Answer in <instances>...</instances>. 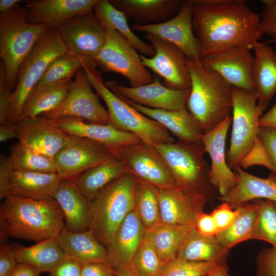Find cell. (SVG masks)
<instances>
[{
    "mask_svg": "<svg viewBox=\"0 0 276 276\" xmlns=\"http://www.w3.org/2000/svg\"><path fill=\"white\" fill-rule=\"evenodd\" d=\"M201 56L237 46L250 49L262 37L260 15L244 0H189Z\"/></svg>",
    "mask_w": 276,
    "mask_h": 276,
    "instance_id": "cell-1",
    "label": "cell"
},
{
    "mask_svg": "<svg viewBox=\"0 0 276 276\" xmlns=\"http://www.w3.org/2000/svg\"><path fill=\"white\" fill-rule=\"evenodd\" d=\"M190 93L186 108L203 133L219 125L232 111V86L214 71L204 66L200 58L187 59Z\"/></svg>",
    "mask_w": 276,
    "mask_h": 276,
    "instance_id": "cell-2",
    "label": "cell"
},
{
    "mask_svg": "<svg viewBox=\"0 0 276 276\" xmlns=\"http://www.w3.org/2000/svg\"><path fill=\"white\" fill-rule=\"evenodd\" d=\"M0 220L10 237L36 242L56 238L64 227L62 212L53 198L34 200L9 195L1 204Z\"/></svg>",
    "mask_w": 276,
    "mask_h": 276,
    "instance_id": "cell-3",
    "label": "cell"
},
{
    "mask_svg": "<svg viewBox=\"0 0 276 276\" xmlns=\"http://www.w3.org/2000/svg\"><path fill=\"white\" fill-rule=\"evenodd\" d=\"M136 177L127 172L87 199L89 229L106 247L118 227L133 210V193Z\"/></svg>",
    "mask_w": 276,
    "mask_h": 276,
    "instance_id": "cell-4",
    "label": "cell"
},
{
    "mask_svg": "<svg viewBox=\"0 0 276 276\" xmlns=\"http://www.w3.org/2000/svg\"><path fill=\"white\" fill-rule=\"evenodd\" d=\"M154 146L165 161L176 187L208 201L216 197L217 190L210 181V166L204 158L205 151L202 144L178 141Z\"/></svg>",
    "mask_w": 276,
    "mask_h": 276,
    "instance_id": "cell-5",
    "label": "cell"
},
{
    "mask_svg": "<svg viewBox=\"0 0 276 276\" xmlns=\"http://www.w3.org/2000/svg\"><path fill=\"white\" fill-rule=\"evenodd\" d=\"M82 68L91 87L105 103L111 125L120 130L133 133L150 145L175 142L164 126L138 111L107 88L96 67L85 64Z\"/></svg>",
    "mask_w": 276,
    "mask_h": 276,
    "instance_id": "cell-6",
    "label": "cell"
},
{
    "mask_svg": "<svg viewBox=\"0 0 276 276\" xmlns=\"http://www.w3.org/2000/svg\"><path fill=\"white\" fill-rule=\"evenodd\" d=\"M49 27L29 23L25 6L0 14V56L10 86L16 83L21 63Z\"/></svg>",
    "mask_w": 276,
    "mask_h": 276,
    "instance_id": "cell-7",
    "label": "cell"
},
{
    "mask_svg": "<svg viewBox=\"0 0 276 276\" xmlns=\"http://www.w3.org/2000/svg\"><path fill=\"white\" fill-rule=\"evenodd\" d=\"M66 53V47L58 29H48L38 39L18 71L11 99V122L15 123L20 120L26 99L51 62Z\"/></svg>",
    "mask_w": 276,
    "mask_h": 276,
    "instance_id": "cell-8",
    "label": "cell"
},
{
    "mask_svg": "<svg viewBox=\"0 0 276 276\" xmlns=\"http://www.w3.org/2000/svg\"><path fill=\"white\" fill-rule=\"evenodd\" d=\"M232 131L226 153L228 166L240 167L250 152L258 136L259 121L267 106L258 103L255 92L233 87Z\"/></svg>",
    "mask_w": 276,
    "mask_h": 276,
    "instance_id": "cell-9",
    "label": "cell"
},
{
    "mask_svg": "<svg viewBox=\"0 0 276 276\" xmlns=\"http://www.w3.org/2000/svg\"><path fill=\"white\" fill-rule=\"evenodd\" d=\"M105 44L92 58L95 67L105 72H114L126 77L131 87L151 83L153 78L143 65L141 56L127 40L116 30L106 27Z\"/></svg>",
    "mask_w": 276,
    "mask_h": 276,
    "instance_id": "cell-10",
    "label": "cell"
},
{
    "mask_svg": "<svg viewBox=\"0 0 276 276\" xmlns=\"http://www.w3.org/2000/svg\"><path fill=\"white\" fill-rule=\"evenodd\" d=\"M91 87L84 72L79 69L62 102L55 109L39 116L53 120L75 118L90 123L109 124L107 110L100 104Z\"/></svg>",
    "mask_w": 276,
    "mask_h": 276,
    "instance_id": "cell-11",
    "label": "cell"
},
{
    "mask_svg": "<svg viewBox=\"0 0 276 276\" xmlns=\"http://www.w3.org/2000/svg\"><path fill=\"white\" fill-rule=\"evenodd\" d=\"M115 157L121 159L129 172L158 189L176 187L171 173L154 145L143 141L121 148Z\"/></svg>",
    "mask_w": 276,
    "mask_h": 276,
    "instance_id": "cell-12",
    "label": "cell"
},
{
    "mask_svg": "<svg viewBox=\"0 0 276 276\" xmlns=\"http://www.w3.org/2000/svg\"><path fill=\"white\" fill-rule=\"evenodd\" d=\"M67 53L91 59L103 48L106 40V28L93 10L79 14L58 28Z\"/></svg>",
    "mask_w": 276,
    "mask_h": 276,
    "instance_id": "cell-13",
    "label": "cell"
},
{
    "mask_svg": "<svg viewBox=\"0 0 276 276\" xmlns=\"http://www.w3.org/2000/svg\"><path fill=\"white\" fill-rule=\"evenodd\" d=\"M155 50L152 57L141 55L143 65L163 79V84L172 89H188L191 87V79L187 58L175 45L156 36L146 34Z\"/></svg>",
    "mask_w": 276,
    "mask_h": 276,
    "instance_id": "cell-14",
    "label": "cell"
},
{
    "mask_svg": "<svg viewBox=\"0 0 276 276\" xmlns=\"http://www.w3.org/2000/svg\"><path fill=\"white\" fill-rule=\"evenodd\" d=\"M113 156L98 143L68 135L66 142L53 158L57 173L62 180H75L84 171Z\"/></svg>",
    "mask_w": 276,
    "mask_h": 276,
    "instance_id": "cell-15",
    "label": "cell"
},
{
    "mask_svg": "<svg viewBox=\"0 0 276 276\" xmlns=\"http://www.w3.org/2000/svg\"><path fill=\"white\" fill-rule=\"evenodd\" d=\"M105 85L126 102L155 109L175 110L185 108L190 93V89L169 88L156 77L151 83L138 87H128L112 80L106 81Z\"/></svg>",
    "mask_w": 276,
    "mask_h": 276,
    "instance_id": "cell-16",
    "label": "cell"
},
{
    "mask_svg": "<svg viewBox=\"0 0 276 276\" xmlns=\"http://www.w3.org/2000/svg\"><path fill=\"white\" fill-rule=\"evenodd\" d=\"M250 49L237 46L200 58L202 64L214 71L233 87L255 92L254 56Z\"/></svg>",
    "mask_w": 276,
    "mask_h": 276,
    "instance_id": "cell-17",
    "label": "cell"
},
{
    "mask_svg": "<svg viewBox=\"0 0 276 276\" xmlns=\"http://www.w3.org/2000/svg\"><path fill=\"white\" fill-rule=\"evenodd\" d=\"M132 29L171 43L183 53L187 59L200 58V45L193 30L192 12L189 0L185 1L179 12L171 19L152 25L134 24Z\"/></svg>",
    "mask_w": 276,
    "mask_h": 276,
    "instance_id": "cell-18",
    "label": "cell"
},
{
    "mask_svg": "<svg viewBox=\"0 0 276 276\" xmlns=\"http://www.w3.org/2000/svg\"><path fill=\"white\" fill-rule=\"evenodd\" d=\"M231 124L232 117L229 116L201 136L202 145L211 159L210 180L220 196L226 195L237 181L234 171L228 165L225 153L226 140Z\"/></svg>",
    "mask_w": 276,
    "mask_h": 276,
    "instance_id": "cell-19",
    "label": "cell"
},
{
    "mask_svg": "<svg viewBox=\"0 0 276 276\" xmlns=\"http://www.w3.org/2000/svg\"><path fill=\"white\" fill-rule=\"evenodd\" d=\"M15 124L20 143L52 158L68 137L54 120L42 116L21 119Z\"/></svg>",
    "mask_w": 276,
    "mask_h": 276,
    "instance_id": "cell-20",
    "label": "cell"
},
{
    "mask_svg": "<svg viewBox=\"0 0 276 276\" xmlns=\"http://www.w3.org/2000/svg\"><path fill=\"white\" fill-rule=\"evenodd\" d=\"M54 121L67 135L86 138L98 143L114 156L121 148L142 141L136 135L120 130L110 123H90L75 118H65Z\"/></svg>",
    "mask_w": 276,
    "mask_h": 276,
    "instance_id": "cell-21",
    "label": "cell"
},
{
    "mask_svg": "<svg viewBox=\"0 0 276 276\" xmlns=\"http://www.w3.org/2000/svg\"><path fill=\"white\" fill-rule=\"evenodd\" d=\"M98 0L25 1L28 21L58 29L68 20L93 10Z\"/></svg>",
    "mask_w": 276,
    "mask_h": 276,
    "instance_id": "cell-22",
    "label": "cell"
},
{
    "mask_svg": "<svg viewBox=\"0 0 276 276\" xmlns=\"http://www.w3.org/2000/svg\"><path fill=\"white\" fill-rule=\"evenodd\" d=\"M158 190L160 222L195 228L196 218L208 201L176 186Z\"/></svg>",
    "mask_w": 276,
    "mask_h": 276,
    "instance_id": "cell-23",
    "label": "cell"
},
{
    "mask_svg": "<svg viewBox=\"0 0 276 276\" xmlns=\"http://www.w3.org/2000/svg\"><path fill=\"white\" fill-rule=\"evenodd\" d=\"M146 228L133 210L118 227L107 246L108 261L114 268L127 267L145 237Z\"/></svg>",
    "mask_w": 276,
    "mask_h": 276,
    "instance_id": "cell-24",
    "label": "cell"
},
{
    "mask_svg": "<svg viewBox=\"0 0 276 276\" xmlns=\"http://www.w3.org/2000/svg\"><path fill=\"white\" fill-rule=\"evenodd\" d=\"M237 181L235 186L225 195L218 199L236 209L242 204L256 199L276 202V175L272 173L262 178L243 170L240 167L234 169Z\"/></svg>",
    "mask_w": 276,
    "mask_h": 276,
    "instance_id": "cell-25",
    "label": "cell"
},
{
    "mask_svg": "<svg viewBox=\"0 0 276 276\" xmlns=\"http://www.w3.org/2000/svg\"><path fill=\"white\" fill-rule=\"evenodd\" d=\"M134 24L148 25L167 21L180 10L182 0H109Z\"/></svg>",
    "mask_w": 276,
    "mask_h": 276,
    "instance_id": "cell-26",
    "label": "cell"
},
{
    "mask_svg": "<svg viewBox=\"0 0 276 276\" xmlns=\"http://www.w3.org/2000/svg\"><path fill=\"white\" fill-rule=\"evenodd\" d=\"M126 102L141 113L159 123L178 141L202 144L201 136L203 133L186 107L175 110H166L152 109L130 102Z\"/></svg>",
    "mask_w": 276,
    "mask_h": 276,
    "instance_id": "cell-27",
    "label": "cell"
},
{
    "mask_svg": "<svg viewBox=\"0 0 276 276\" xmlns=\"http://www.w3.org/2000/svg\"><path fill=\"white\" fill-rule=\"evenodd\" d=\"M53 198L61 210L66 229L79 232L89 228L88 201L78 189L75 180H62Z\"/></svg>",
    "mask_w": 276,
    "mask_h": 276,
    "instance_id": "cell-28",
    "label": "cell"
},
{
    "mask_svg": "<svg viewBox=\"0 0 276 276\" xmlns=\"http://www.w3.org/2000/svg\"><path fill=\"white\" fill-rule=\"evenodd\" d=\"M62 180L57 173L13 170L9 195L34 200L53 198Z\"/></svg>",
    "mask_w": 276,
    "mask_h": 276,
    "instance_id": "cell-29",
    "label": "cell"
},
{
    "mask_svg": "<svg viewBox=\"0 0 276 276\" xmlns=\"http://www.w3.org/2000/svg\"><path fill=\"white\" fill-rule=\"evenodd\" d=\"M253 77L259 104L268 106L276 93V52L258 41L253 46Z\"/></svg>",
    "mask_w": 276,
    "mask_h": 276,
    "instance_id": "cell-30",
    "label": "cell"
},
{
    "mask_svg": "<svg viewBox=\"0 0 276 276\" xmlns=\"http://www.w3.org/2000/svg\"><path fill=\"white\" fill-rule=\"evenodd\" d=\"M56 239L66 255L82 263L108 262L107 248L97 239L89 229L83 232H73L64 227Z\"/></svg>",
    "mask_w": 276,
    "mask_h": 276,
    "instance_id": "cell-31",
    "label": "cell"
},
{
    "mask_svg": "<svg viewBox=\"0 0 276 276\" xmlns=\"http://www.w3.org/2000/svg\"><path fill=\"white\" fill-rule=\"evenodd\" d=\"M229 251L218 242L216 236H204L193 228L180 247L176 258L181 260L226 265Z\"/></svg>",
    "mask_w": 276,
    "mask_h": 276,
    "instance_id": "cell-32",
    "label": "cell"
},
{
    "mask_svg": "<svg viewBox=\"0 0 276 276\" xmlns=\"http://www.w3.org/2000/svg\"><path fill=\"white\" fill-rule=\"evenodd\" d=\"M12 245L18 263L30 265L41 273L51 272L66 256L56 238L36 242L30 246L18 243Z\"/></svg>",
    "mask_w": 276,
    "mask_h": 276,
    "instance_id": "cell-33",
    "label": "cell"
},
{
    "mask_svg": "<svg viewBox=\"0 0 276 276\" xmlns=\"http://www.w3.org/2000/svg\"><path fill=\"white\" fill-rule=\"evenodd\" d=\"M127 172H129L124 163L113 156L84 171L75 181L80 192L88 199Z\"/></svg>",
    "mask_w": 276,
    "mask_h": 276,
    "instance_id": "cell-34",
    "label": "cell"
},
{
    "mask_svg": "<svg viewBox=\"0 0 276 276\" xmlns=\"http://www.w3.org/2000/svg\"><path fill=\"white\" fill-rule=\"evenodd\" d=\"M193 228L188 225L169 224L160 222L146 229L145 237L167 263L176 258L180 247Z\"/></svg>",
    "mask_w": 276,
    "mask_h": 276,
    "instance_id": "cell-35",
    "label": "cell"
},
{
    "mask_svg": "<svg viewBox=\"0 0 276 276\" xmlns=\"http://www.w3.org/2000/svg\"><path fill=\"white\" fill-rule=\"evenodd\" d=\"M93 9L95 14L105 27H110L119 32L143 55L151 57L154 55L155 52L153 46L145 42L133 33L124 13L116 8L109 1L98 0Z\"/></svg>",
    "mask_w": 276,
    "mask_h": 276,
    "instance_id": "cell-36",
    "label": "cell"
},
{
    "mask_svg": "<svg viewBox=\"0 0 276 276\" xmlns=\"http://www.w3.org/2000/svg\"><path fill=\"white\" fill-rule=\"evenodd\" d=\"M73 83L62 81L31 92L22 107L20 119L39 116L56 108L66 97Z\"/></svg>",
    "mask_w": 276,
    "mask_h": 276,
    "instance_id": "cell-37",
    "label": "cell"
},
{
    "mask_svg": "<svg viewBox=\"0 0 276 276\" xmlns=\"http://www.w3.org/2000/svg\"><path fill=\"white\" fill-rule=\"evenodd\" d=\"M238 208L239 212L233 223L215 236L219 244L228 251L240 242L253 239L257 205L254 201L248 202Z\"/></svg>",
    "mask_w": 276,
    "mask_h": 276,
    "instance_id": "cell-38",
    "label": "cell"
},
{
    "mask_svg": "<svg viewBox=\"0 0 276 276\" xmlns=\"http://www.w3.org/2000/svg\"><path fill=\"white\" fill-rule=\"evenodd\" d=\"M133 210L146 229L160 222L158 188L136 177L133 193Z\"/></svg>",
    "mask_w": 276,
    "mask_h": 276,
    "instance_id": "cell-39",
    "label": "cell"
},
{
    "mask_svg": "<svg viewBox=\"0 0 276 276\" xmlns=\"http://www.w3.org/2000/svg\"><path fill=\"white\" fill-rule=\"evenodd\" d=\"M86 64L93 66L91 59L73 56L67 53L57 57L51 62L31 92L72 79L80 68H82Z\"/></svg>",
    "mask_w": 276,
    "mask_h": 276,
    "instance_id": "cell-40",
    "label": "cell"
},
{
    "mask_svg": "<svg viewBox=\"0 0 276 276\" xmlns=\"http://www.w3.org/2000/svg\"><path fill=\"white\" fill-rule=\"evenodd\" d=\"M253 165L265 166L276 175V129L260 127L254 147L240 167L247 168Z\"/></svg>",
    "mask_w": 276,
    "mask_h": 276,
    "instance_id": "cell-41",
    "label": "cell"
},
{
    "mask_svg": "<svg viewBox=\"0 0 276 276\" xmlns=\"http://www.w3.org/2000/svg\"><path fill=\"white\" fill-rule=\"evenodd\" d=\"M9 157L14 170L57 173L53 158L38 152L19 142L10 148Z\"/></svg>",
    "mask_w": 276,
    "mask_h": 276,
    "instance_id": "cell-42",
    "label": "cell"
},
{
    "mask_svg": "<svg viewBox=\"0 0 276 276\" xmlns=\"http://www.w3.org/2000/svg\"><path fill=\"white\" fill-rule=\"evenodd\" d=\"M166 264L144 237L127 268L134 276H161Z\"/></svg>",
    "mask_w": 276,
    "mask_h": 276,
    "instance_id": "cell-43",
    "label": "cell"
},
{
    "mask_svg": "<svg viewBox=\"0 0 276 276\" xmlns=\"http://www.w3.org/2000/svg\"><path fill=\"white\" fill-rule=\"evenodd\" d=\"M252 201L257 206L253 239L276 246V202L261 199Z\"/></svg>",
    "mask_w": 276,
    "mask_h": 276,
    "instance_id": "cell-44",
    "label": "cell"
},
{
    "mask_svg": "<svg viewBox=\"0 0 276 276\" xmlns=\"http://www.w3.org/2000/svg\"><path fill=\"white\" fill-rule=\"evenodd\" d=\"M218 264L193 262L175 258L168 262L161 276H207Z\"/></svg>",
    "mask_w": 276,
    "mask_h": 276,
    "instance_id": "cell-45",
    "label": "cell"
},
{
    "mask_svg": "<svg viewBox=\"0 0 276 276\" xmlns=\"http://www.w3.org/2000/svg\"><path fill=\"white\" fill-rule=\"evenodd\" d=\"M12 87L9 84L3 61L0 64V124L10 121Z\"/></svg>",
    "mask_w": 276,
    "mask_h": 276,
    "instance_id": "cell-46",
    "label": "cell"
},
{
    "mask_svg": "<svg viewBox=\"0 0 276 276\" xmlns=\"http://www.w3.org/2000/svg\"><path fill=\"white\" fill-rule=\"evenodd\" d=\"M256 263L257 276H276V246L262 249Z\"/></svg>",
    "mask_w": 276,
    "mask_h": 276,
    "instance_id": "cell-47",
    "label": "cell"
},
{
    "mask_svg": "<svg viewBox=\"0 0 276 276\" xmlns=\"http://www.w3.org/2000/svg\"><path fill=\"white\" fill-rule=\"evenodd\" d=\"M263 8L260 23L264 34L274 37L276 34V0H262Z\"/></svg>",
    "mask_w": 276,
    "mask_h": 276,
    "instance_id": "cell-48",
    "label": "cell"
},
{
    "mask_svg": "<svg viewBox=\"0 0 276 276\" xmlns=\"http://www.w3.org/2000/svg\"><path fill=\"white\" fill-rule=\"evenodd\" d=\"M239 212L238 208L233 209L229 204L222 202L211 212L219 232L229 227L235 220Z\"/></svg>",
    "mask_w": 276,
    "mask_h": 276,
    "instance_id": "cell-49",
    "label": "cell"
},
{
    "mask_svg": "<svg viewBox=\"0 0 276 276\" xmlns=\"http://www.w3.org/2000/svg\"><path fill=\"white\" fill-rule=\"evenodd\" d=\"M17 264L12 244H0V276H11Z\"/></svg>",
    "mask_w": 276,
    "mask_h": 276,
    "instance_id": "cell-50",
    "label": "cell"
},
{
    "mask_svg": "<svg viewBox=\"0 0 276 276\" xmlns=\"http://www.w3.org/2000/svg\"><path fill=\"white\" fill-rule=\"evenodd\" d=\"M82 263L66 255L48 276H81Z\"/></svg>",
    "mask_w": 276,
    "mask_h": 276,
    "instance_id": "cell-51",
    "label": "cell"
},
{
    "mask_svg": "<svg viewBox=\"0 0 276 276\" xmlns=\"http://www.w3.org/2000/svg\"><path fill=\"white\" fill-rule=\"evenodd\" d=\"M9 156L1 155L0 199H4L10 195L9 190L13 171Z\"/></svg>",
    "mask_w": 276,
    "mask_h": 276,
    "instance_id": "cell-52",
    "label": "cell"
},
{
    "mask_svg": "<svg viewBox=\"0 0 276 276\" xmlns=\"http://www.w3.org/2000/svg\"><path fill=\"white\" fill-rule=\"evenodd\" d=\"M81 276H116L115 270L108 262L83 263Z\"/></svg>",
    "mask_w": 276,
    "mask_h": 276,
    "instance_id": "cell-53",
    "label": "cell"
},
{
    "mask_svg": "<svg viewBox=\"0 0 276 276\" xmlns=\"http://www.w3.org/2000/svg\"><path fill=\"white\" fill-rule=\"evenodd\" d=\"M195 228L200 234L207 237L215 236L219 232L215 221L211 214H208L203 212L197 216Z\"/></svg>",
    "mask_w": 276,
    "mask_h": 276,
    "instance_id": "cell-54",
    "label": "cell"
},
{
    "mask_svg": "<svg viewBox=\"0 0 276 276\" xmlns=\"http://www.w3.org/2000/svg\"><path fill=\"white\" fill-rule=\"evenodd\" d=\"M14 137H17L15 124L10 122L0 126V141L5 142Z\"/></svg>",
    "mask_w": 276,
    "mask_h": 276,
    "instance_id": "cell-55",
    "label": "cell"
},
{
    "mask_svg": "<svg viewBox=\"0 0 276 276\" xmlns=\"http://www.w3.org/2000/svg\"><path fill=\"white\" fill-rule=\"evenodd\" d=\"M40 273L39 270L30 265L18 263L11 276H39Z\"/></svg>",
    "mask_w": 276,
    "mask_h": 276,
    "instance_id": "cell-56",
    "label": "cell"
},
{
    "mask_svg": "<svg viewBox=\"0 0 276 276\" xmlns=\"http://www.w3.org/2000/svg\"><path fill=\"white\" fill-rule=\"evenodd\" d=\"M260 127L276 129V103L265 114L262 115L259 121Z\"/></svg>",
    "mask_w": 276,
    "mask_h": 276,
    "instance_id": "cell-57",
    "label": "cell"
},
{
    "mask_svg": "<svg viewBox=\"0 0 276 276\" xmlns=\"http://www.w3.org/2000/svg\"><path fill=\"white\" fill-rule=\"evenodd\" d=\"M21 2L19 0H0V14L10 11Z\"/></svg>",
    "mask_w": 276,
    "mask_h": 276,
    "instance_id": "cell-58",
    "label": "cell"
},
{
    "mask_svg": "<svg viewBox=\"0 0 276 276\" xmlns=\"http://www.w3.org/2000/svg\"><path fill=\"white\" fill-rule=\"evenodd\" d=\"M207 276H231L226 265H219Z\"/></svg>",
    "mask_w": 276,
    "mask_h": 276,
    "instance_id": "cell-59",
    "label": "cell"
},
{
    "mask_svg": "<svg viewBox=\"0 0 276 276\" xmlns=\"http://www.w3.org/2000/svg\"><path fill=\"white\" fill-rule=\"evenodd\" d=\"M10 237L7 228L4 222L0 220V244H7Z\"/></svg>",
    "mask_w": 276,
    "mask_h": 276,
    "instance_id": "cell-60",
    "label": "cell"
},
{
    "mask_svg": "<svg viewBox=\"0 0 276 276\" xmlns=\"http://www.w3.org/2000/svg\"><path fill=\"white\" fill-rule=\"evenodd\" d=\"M114 270L116 276H134L127 267H119Z\"/></svg>",
    "mask_w": 276,
    "mask_h": 276,
    "instance_id": "cell-61",
    "label": "cell"
},
{
    "mask_svg": "<svg viewBox=\"0 0 276 276\" xmlns=\"http://www.w3.org/2000/svg\"><path fill=\"white\" fill-rule=\"evenodd\" d=\"M274 38H275V40L276 41V34H275V35L274 36Z\"/></svg>",
    "mask_w": 276,
    "mask_h": 276,
    "instance_id": "cell-62",
    "label": "cell"
}]
</instances>
